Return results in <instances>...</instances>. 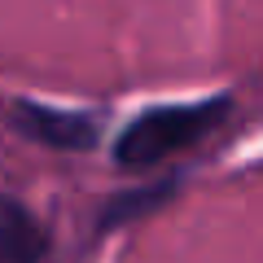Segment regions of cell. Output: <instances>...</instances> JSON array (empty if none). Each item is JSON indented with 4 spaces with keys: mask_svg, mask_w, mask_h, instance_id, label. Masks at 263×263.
Returning a JSON list of instances; mask_svg holds the SVG:
<instances>
[{
    "mask_svg": "<svg viewBox=\"0 0 263 263\" xmlns=\"http://www.w3.org/2000/svg\"><path fill=\"white\" fill-rule=\"evenodd\" d=\"M228 110H233V105H228L224 97L145 110L119 132L114 158H119L123 167H154V162L171 158V154H184V149H193L197 141H206L211 132L228 119Z\"/></svg>",
    "mask_w": 263,
    "mask_h": 263,
    "instance_id": "6da1fadb",
    "label": "cell"
},
{
    "mask_svg": "<svg viewBox=\"0 0 263 263\" xmlns=\"http://www.w3.org/2000/svg\"><path fill=\"white\" fill-rule=\"evenodd\" d=\"M13 123L27 132L31 141L48 145V149H88L97 141V119L92 114H70V110H48L35 101L13 105Z\"/></svg>",
    "mask_w": 263,
    "mask_h": 263,
    "instance_id": "7a4b0ae2",
    "label": "cell"
},
{
    "mask_svg": "<svg viewBox=\"0 0 263 263\" xmlns=\"http://www.w3.org/2000/svg\"><path fill=\"white\" fill-rule=\"evenodd\" d=\"M48 237L22 202L0 197V263H44Z\"/></svg>",
    "mask_w": 263,
    "mask_h": 263,
    "instance_id": "3957f363",
    "label": "cell"
}]
</instances>
